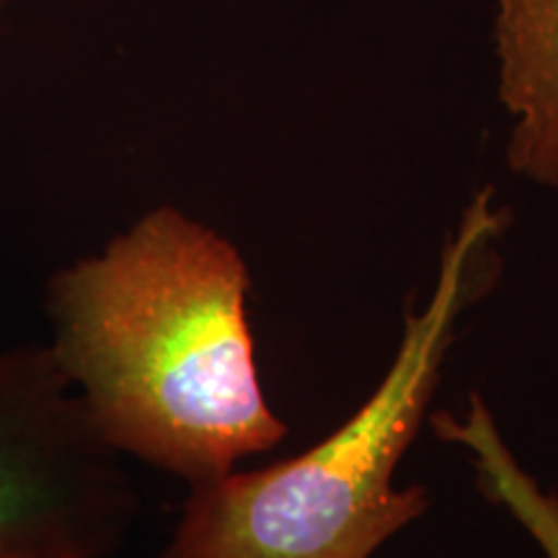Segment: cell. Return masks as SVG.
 Here are the masks:
<instances>
[{
  "instance_id": "6da1fadb",
  "label": "cell",
  "mask_w": 558,
  "mask_h": 558,
  "mask_svg": "<svg viewBox=\"0 0 558 558\" xmlns=\"http://www.w3.org/2000/svg\"><path fill=\"white\" fill-rule=\"evenodd\" d=\"M248 292L241 248L163 205L54 271L47 349L111 450L197 486L288 437L262 386Z\"/></svg>"
},
{
  "instance_id": "7a4b0ae2",
  "label": "cell",
  "mask_w": 558,
  "mask_h": 558,
  "mask_svg": "<svg viewBox=\"0 0 558 558\" xmlns=\"http://www.w3.org/2000/svg\"><path fill=\"white\" fill-rule=\"evenodd\" d=\"M509 220L488 186L473 194L367 401L295 458L190 486L158 558H373L422 520L429 492L399 486L396 473L429 418L460 329L499 284Z\"/></svg>"
},
{
  "instance_id": "3957f363",
  "label": "cell",
  "mask_w": 558,
  "mask_h": 558,
  "mask_svg": "<svg viewBox=\"0 0 558 558\" xmlns=\"http://www.w3.org/2000/svg\"><path fill=\"white\" fill-rule=\"evenodd\" d=\"M137 507L47 344L0 347V558H114Z\"/></svg>"
},
{
  "instance_id": "277c9868",
  "label": "cell",
  "mask_w": 558,
  "mask_h": 558,
  "mask_svg": "<svg viewBox=\"0 0 558 558\" xmlns=\"http://www.w3.org/2000/svg\"><path fill=\"white\" fill-rule=\"evenodd\" d=\"M507 166L558 197V0H494Z\"/></svg>"
},
{
  "instance_id": "5b68a950",
  "label": "cell",
  "mask_w": 558,
  "mask_h": 558,
  "mask_svg": "<svg viewBox=\"0 0 558 558\" xmlns=\"http://www.w3.org/2000/svg\"><path fill=\"white\" fill-rule=\"evenodd\" d=\"M429 424L442 442L465 452L484 497L525 530L543 558H558V494L520 463L484 396L471 393L463 411H439Z\"/></svg>"
}]
</instances>
